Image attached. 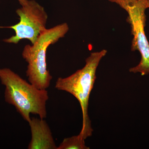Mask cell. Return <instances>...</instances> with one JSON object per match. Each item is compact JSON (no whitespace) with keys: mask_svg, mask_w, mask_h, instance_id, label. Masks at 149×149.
I'll return each mask as SVG.
<instances>
[{"mask_svg":"<svg viewBox=\"0 0 149 149\" xmlns=\"http://www.w3.org/2000/svg\"><path fill=\"white\" fill-rule=\"evenodd\" d=\"M69 30L66 23L47 29L41 33L32 45L25 46L22 56L28 63L26 76L29 83L36 88L46 90L50 85L52 76L47 68V52L49 47L64 37Z\"/></svg>","mask_w":149,"mask_h":149,"instance_id":"cell-3","label":"cell"},{"mask_svg":"<svg viewBox=\"0 0 149 149\" xmlns=\"http://www.w3.org/2000/svg\"><path fill=\"white\" fill-rule=\"evenodd\" d=\"M18 1L19 2L20 4L22 5L24 3H25V2L27 1V0H18Z\"/></svg>","mask_w":149,"mask_h":149,"instance_id":"cell-8","label":"cell"},{"mask_svg":"<svg viewBox=\"0 0 149 149\" xmlns=\"http://www.w3.org/2000/svg\"><path fill=\"white\" fill-rule=\"evenodd\" d=\"M125 10L128 14L127 21L131 25L133 38L131 50L139 51L141 59L139 65L129 69L130 72L149 74V43L145 32L147 0H109Z\"/></svg>","mask_w":149,"mask_h":149,"instance_id":"cell-4","label":"cell"},{"mask_svg":"<svg viewBox=\"0 0 149 149\" xmlns=\"http://www.w3.org/2000/svg\"><path fill=\"white\" fill-rule=\"evenodd\" d=\"M0 79L5 86L6 102L15 107L24 120L30 122L31 113L42 119L47 117V90L36 88L9 68L0 69Z\"/></svg>","mask_w":149,"mask_h":149,"instance_id":"cell-1","label":"cell"},{"mask_svg":"<svg viewBox=\"0 0 149 149\" xmlns=\"http://www.w3.org/2000/svg\"><path fill=\"white\" fill-rule=\"evenodd\" d=\"M32 139L28 149H57L50 128L42 118L33 117L29 123Z\"/></svg>","mask_w":149,"mask_h":149,"instance_id":"cell-6","label":"cell"},{"mask_svg":"<svg viewBox=\"0 0 149 149\" xmlns=\"http://www.w3.org/2000/svg\"><path fill=\"white\" fill-rule=\"evenodd\" d=\"M85 145V139L79 135L65 138L57 149H89Z\"/></svg>","mask_w":149,"mask_h":149,"instance_id":"cell-7","label":"cell"},{"mask_svg":"<svg viewBox=\"0 0 149 149\" xmlns=\"http://www.w3.org/2000/svg\"><path fill=\"white\" fill-rule=\"evenodd\" d=\"M147 6L148 8H149V0H147Z\"/></svg>","mask_w":149,"mask_h":149,"instance_id":"cell-9","label":"cell"},{"mask_svg":"<svg viewBox=\"0 0 149 149\" xmlns=\"http://www.w3.org/2000/svg\"><path fill=\"white\" fill-rule=\"evenodd\" d=\"M107 53V51L104 49L92 53L85 60L86 64L83 68L69 77H59L56 82V88L70 93L80 103L83 114V126L79 135L85 140L92 136L93 131L88 113L90 94L96 79V70Z\"/></svg>","mask_w":149,"mask_h":149,"instance_id":"cell-2","label":"cell"},{"mask_svg":"<svg viewBox=\"0 0 149 149\" xmlns=\"http://www.w3.org/2000/svg\"><path fill=\"white\" fill-rule=\"evenodd\" d=\"M16 11L19 22L9 27H0L10 28L15 32V35L3 41L17 44L20 40L27 39L33 45L40 34L47 29V14L44 7L34 0H27Z\"/></svg>","mask_w":149,"mask_h":149,"instance_id":"cell-5","label":"cell"}]
</instances>
